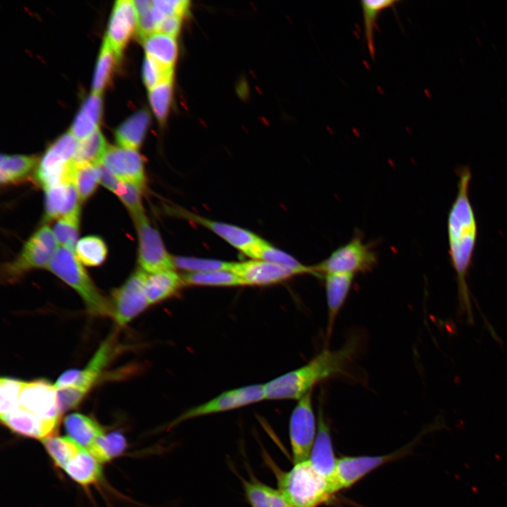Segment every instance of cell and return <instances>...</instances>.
Wrapping results in <instances>:
<instances>
[{
    "mask_svg": "<svg viewBox=\"0 0 507 507\" xmlns=\"http://www.w3.org/2000/svg\"><path fill=\"white\" fill-rule=\"evenodd\" d=\"M457 193L447 216V236L451 265L456 274L458 313L473 325L474 316L467 277L477 237V223L470 199L472 173L468 166L457 170Z\"/></svg>",
    "mask_w": 507,
    "mask_h": 507,
    "instance_id": "6da1fadb",
    "label": "cell"
},
{
    "mask_svg": "<svg viewBox=\"0 0 507 507\" xmlns=\"http://www.w3.org/2000/svg\"><path fill=\"white\" fill-rule=\"evenodd\" d=\"M358 347L356 338L342 347L323 349L305 365L263 384L265 400H299L321 382L344 374Z\"/></svg>",
    "mask_w": 507,
    "mask_h": 507,
    "instance_id": "7a4b0ae2",
    "label": "cell"
},
{
    "mask_svg": "<svg viewBox=\"0 0 507 507\" xmlns=\"http://www.w3.org/2000/svg\"><path fill=\"white\" fill-rule=\"evenodd\" d=\"M277 478L279 489L291 507H318L336 493L332 481L318 472L308 459L294 463Z\"/></svg>",
    "mask_w": 507,
    "mask_h": 507,
    "instance_id": "3957f363",
    "label": "cell"
},
{
    "mask_svg": "<svg viewBox=\"0 0 507 507\" xmlns=\"http://www.w3.org/2000/svg\"><path fill=\"white\" fill-rule=\"evenodd\" d=\"M47 268L81 296L92 313L113 315L112 306L95 287L73 251L59 247Z\"/></svg>",
    "mask_w": 507,
    "mask_h": 507,
    "instance_id": "277c9868",
    "label": "cell"
},
{
    "mask_svg": "<svg viewBox=\"0 0 507 507\" xmlns=\"http://www.w3.org/2000/svg\"><path fill=\"white\" fill-rule=\"evenodd\" d=\"M78 141L70 132L59 137L46 149L36 170V179L44 188L73 183V159Z\"/></svg>",
    "mask_w": 507,
    "mask_h": 507,
    "instance_id": "5b68a950",
    "label": "cell"
},
{
    "mask_svg": "<svg viewBox=\"0 0 507 507\" xmlns=\"http://www.w3.org/2000/svg\"><path fill=\"white\" fill-rule=\"evenodd\" d=\"M377 262V254L372 247L364 243L361 237L356 236L312 268L315 277L329 273L355 275L370 271Z\"/></svg>",
    "mask_w": 507,
    "mask_h": 507,
    "instance_id": "8992f818",
    "label": "cell"
},
{
    "mask_svg": "<svg viewBox=\"0 0 507 507\" xmlns=\"http://www.w3.org/2000/svg\"><path fill=\"white\" fill-rule=\"evenodd\" d=\"M58 244L49 226L40 227L25 242L18 256L4 265L6 277L17 279L29 270L47 268L58 249Z\"/></svg>",
    "mask_w": 507,
    "mask_h": 507,
    "instance_id": "52a82bcc",
    "label": "cell"
},
{
    "mask_svg": "<svg viewBox=\"0 0 507 507\" xmlns=\"http://www.w3.org/2000/svg\"><path fill=\"white\" fill-rule=\"evenodd\" d=\"M168 210L170 213L176 217L201 225L212 231L251 259L254 258L256 251L264 240L254 232L243 227L213 220L179 206H169Z\"/></svg>",
    "mask_w": 507,
    "mask_h": 507,
    "instance_id": "ba28073f",
    "label": "cell"
},
{
    "mask_svg": "<svg viewBox=\"0 0 507 507\" xmlns=\"http://www.w3.org/2000/svg\"><path fill=\"white\" fill-rule=\"evenodd\" d=\"M317 426L311 392L298 400L290 415L289 433L294 464L309 458Z\"/></svg>",
    "mask_w": 507,
    "mask_h": 507,
    "instance_id": "9c48e42d",
    "label": "cell"
},
{
    "mask_svg": "<svg viewBox=\"0 0 507 507\" xmlns=\"http://www.w3.org/2000/svg\"><path fill=\"white\" fill-rule=\"evenodd\" d=\"M265 399L263 384H251L225 392L202 404L191 408L173 420L168 428L190 419L231 411Z\"/></svg>",
    "mask_w": 507,
    "mask_h": 507,
    "instance_id": "30bf717a",
    "label": "cell"
},
{
    "mask_svg": "<svg viewBox=\"0 0 507 507\" xmlns=\"http://www.w3.org/2000/svg\"><path fill=\"white\" fill-rule=\"evenodd\" d=\"M134 220L138 234V261L140 268L147 273L176 270L173 256L168 252L161 236L151 226L145 214Z\"/></svg>",
    "mask_w": 507,
    "mask_h": 507,
    "instance_id": "8fae6325",
    "label": "cell"
},
{
    "mask_svg": "<svg viewBox=\"0 0 507 507\" xmlns=\"http://www.w3.org/2000/svg\"><path fill=\"white\" fill-rule=\"evenodd\" d=\"M146 274L137 270L113 293V316L118 325H125L149 305L145 292Z\"/></svg>",
    "mask_w": 507,
    "mask_h": 507,
    "instance_id": "7c38bea8",
    "label": "cell"
},
{
    "mask_svg": "<svg viewBox=\"0 0 507 507\" xmlns=\"http://www.w3.org/2000/svg\"><path fill=\"white\" fill-rule=\"evenodd\" d=\"M19 407L41 419L58 423L61 414L58 406L56 389L44 380L24 382Z\"/></svg>",
    "mask_w": 507,
    "mask_h": 507,
    "instance_id": "4fadbf2b",
    "label": "cell"
},
{
    "mask_svg": "<svg viewBox=\"0 0 507 507\" xmlns=\"http://www.w3.org/2000/svg\"><path fill=\"white\" fill-rule=\"evenodd\" d=\"M401 453L338 458L332 480L335 492L350 487L371 471L399 456Z\"/></svg>",
    "mask_w": 507,
    "mask_h": 507,
    "instance_id": "5bb4252c",
    "label": "cell"
},
{
    "mask_svg": "<svg viewBox=\"0 0 507 507\" xmlns=\"http://www.w3.org/2000/svg\"><path fill=\"white\" fill-rule=\"evenodd\" d=\"M120 181L131 183L142 191L146 187L143 159L137 150L108 146L102 161Z\"/></svg>",
    "mask_w": 507,
    "mask_h": 507,
    "instance_id": "9a60e30c",
    "label": "cell"
},
{
    "mask_svg": "<svg viewBox=\"0 0 507 507\" xmlns=\"http://www.w3.org/2000/svg\"><path fill=\"white\" fill-rule=\"evenodd\" d=\"M137 20L134 1L118 0L115 2L105 39L118 60L130 36L137 30Z\"/></svg>",
    "mask_w": 507,
    "mask_h": 507,
    "instance_id": "2e32d148",
    "label": "cell"
},
{
    "mask_svg": "<svg viewBox=\"0 0 507 507\" xmlns=\"http://www.w3.org/2000/svg\"><path fill=\"white\" fill-rule=\"evenodd\" d=\"M232 271L240 277L244 286L275 284L298 275L289 268L260 259L234 262Z\"/></svg>",
    "mask_w": 507,
    "mask_h": 507,
    "instance_id": "e0dca14e",
    "label": "cell"
},
{
    "mask_svg": "<svg viewBox=\"0 0 507 507\" xmlns=\"http://www.w3.org/2000/svg\"><path fill=\"white\" fill-rule=\"evenodd\" d=\"M319 402L317 432L308 461L318 472L332 482L337 458L334 453L330 427L320 399Z\"/></svg>",
    "mask_w": 507,
    "mask_h": 507,
    "instance_id": "ac0fdd59",
    "label": "cell"
},
{
    "mask_svg": "<svg viewBox=\"0 0 507 507\" xmlns=\"http://www.w3.org/2000/svg\"><path fill=\"white\" fill-rule=\"evenodd\" d=\"M80 200L73 183L45 189V218L54 220L80 214Z\"/></svg>",
    "mask_w": 507,
    "mask_h": 507,
    "instance_id": "d6986e66",
    "label": "cell"
},
{
    "mask_svg": "<svg viewBox=\"0 0 507 507\" xmlns=\"http://www.w3.org/2000/svg\"><path fill=\"white\" fill-rule=\"evenodd\" d=\"M1 420L16 434L40 439L50 437L58 424L41 419L20 407L1 418Z\"/></svg>",
    "mask_w": 507,
    "mask_h": 507,
    "instance_id": "ffe728a7",
    "label": "cell"
},
{
    "mask_svg": "<svg viewBox=\"0 0 507 507\" xmlns=\"http://www.w3.org/2000/svg\"><path fill=\"white\" fill-rule=\"evenodd\" d=\"M354 275L346 273H329L323 276L325 285L328 335L331 334L334 321L349 294Z\"/></svg>",
    "mask_w": 507,
    "mask_h": 507,
    "instance_id": "44dd1931",
    "label": "cell"
},
{
    "mask_svg": "<svg viewBox=\"0 0 507 507\" xmlns=\"http://www.w3.org/2000/svg\"><path fill=\"white\" fill-rule=\"evenodd\" d=\"M184 286L182 275L175 270L147 273L145 292L149 305L174 296Z\"/></svg>",
    "mask_w": 507,
    "mask_h": 507,
    "instance_id": "7402d4cb",
    "label": "cell"
},
{
    "mask_svg": "<svg viewBox=\"0 0 507 507\" xmlns=\"http://www.w3.org/2000/svg\"><path fill=\"white\" fill-rule=\"evenodd\" d=\"M101 104V94L92 92L82 104L69 131L78 142L98 129Z\"/></svg>",
    "mask_w": 507,
    "mask_h": 507,
    "instance_id": "603a6c76",
    "label": "cell"
},
{
    "mask_svg": "<svg viewBox=\"0 0 507 507\" xmlns=\"http://www.w3.org/2000/svg\"><path fill=\"white\" fill-rule=\"evenodd\" d=\"M142 40L146 56L165 67L173 68L178 52L175 37L156 31Z\"/></svg>",
    "mask_w": 507,
    "mask_h": 507,
    "instance_id": "cb8c5ba5",
    "label": "cell"
},
{
    "mask_svg": "<svg viewBox=\"0 0 507 507\" xmlns=\"http://www.w3.org/2000/svg\"><path fill=\"white\" fill-rule=\"evenodd\" d=\"M64 427L68 437L86 450L104 434L97 423L80 413L68 415L64 420Z\"/></svg>",
    "mask_w": 507,
    "mask_h": 507,
    "instance_id": "d4e9b609",
    "label": "cell"
},
{
    "mask_svg": "<svg viewBox=\"0 0 507 507\" xmlns=\"http://www.w3.org/2000/svg\"><path fill=\"white\" fill-rule=\"evenodd\" d=\"M150 115L140 110L126 119L115 130V139L120 147L137 150L149 124Z\"/></svg>",
    "mask_w": 507,
    "mask_h": 507,
    "instance_id": "484cf974",
    "label": "cell"
},
{
    "mask_svg": "<svg viewBox=\"0 0 507 507\" xmlns=\"http://www.w3.org/2000/svg\"><path fill=\"white\" fill-rule=\"evenodd\" d=\"M243 488L251 507H291L282 492L255 478L242 480Z\"/></svg>",
    "mask_w": 507,
    "mask_h": 507,
    "instance_id": "4316f807",
    "label": "cell"
},
{
    "mask_svg": "<svg viewBox=\"0 0 507 507\" xmlns=\"http://www.w3.org/2000/svg\"><path fill=\"white\" fill-rule=\"evenodd\" d=\"M67 475L81 485L97 482L101 477L99 462L86 449H82L64 468Z\"/></svg>",
    "mask_w": 507,
    "mask_h": 507,
    "instance_id": "83f0119b",
    "label": "cell"
},
{
    "mask_svg": "<svg viewBox=\"0 0 507 507\" xmlns=\"http://www.w3.org/2000/svg\"><path fill=\"white\" fill-rule=\"evenodd\" d=\"M108 146L99 128L78 142L73 163L75 166L98 165L102 163Z\"/></svg>",
    "mask_w": 507,
    "mask_h": 507,
    "instance_id": "f1b7e54d",
    "label": "cell"
},
{
    "mask_svg": "<svg viewBox=\"0 0 507 507\" xmlns=\"http://www.w3.org/2000/svg\"><path fill=\"white\" fill-rule=\"evenodd\" d=\"M37 163L31 156L6 155L0 158V181L1 184L17 182L26 177Z\"/></svg>",
    "mask_w": 507,
    "mask_h": 507,
    "instance_id": "f546056e",
    "label": "cell"
},
{
    "mask_svg": "<svg viewBox=\"0 0 507 507\" xmlns=\"http://www.w3.org/2000/svg\"><path fill=\"white\" fill-rule=\"evenodd\" d=\"M184 286L237 287L244 286L240 277L232 270H218L182 275Z\"/></svg>",
    "mask_w": 507,
    "mask_h": 507,
    "instance_id": "4dcf8cb0",
    "label": "cell"
},
{
    "mask_svg": "<svg viewBox=\"0 0 507 507\" xmlns=\"http://www.w3.org/2000/svg\"><path fill=\"white\" fill-rule=\"evenodd\" d=\"M112 340L113 338H109L102 343L87 366L80 370L78 379L73 386L87 392L95 383L112 354Z\"/></svg>",
    "mask_w": 507,
    "mask_h": 507,
    "instance_id": "1f68e13d",
    "label": "cell"
},
{
    "mask_svg": "<svg viewBox=\"0 0 507 507\" xmlns=\"http://www.w3.org/2000/svg\"><path fill=\"white\" fill-rule=\"evenodd\" d=\"M254 259L263 260L294 271L298 275L311 274L315 275L312 265H305L289 254L273 246L263 240Z\"/></svg>",
    "mask_w": 507,
    "mask_h": 507,
    "instance_id": "d6a6232c",
    "label": "cell"
},
{
    "mask_svg": "<svg viewBox=\"0 0 507 507\" xmlns=\"http://www.w3.org/2000/svg\"><path fill=\"white\" fill-rule=\"evenodd\" d=\"M397 0H364L361 2L363 13L364 35L370 56H375V30L380 13L388 8L393 7Z\"/></svg>",
    "mask_w": 507,
    "mask_h": 507,
    "instance_id": "836d02e7",
    "label": "cell"
},
{
    "mask_svg": "<svg viewBox=\"0 0 507 507\" xmlns=\"http://www.w3.org/2000/svg\"><path fill=\"white\" fill-rule=\"evenodd\" d=\"M42 443L54 463L64 469L65 466L84 449L67 437H48Z\"/></svg>",
    "mask_w": 507,
    "mask_h": 507,
    "instance_id": "e575fe53",
    "label": "cell"
},
{
    "mask_svg": "<svg viewBox=\"0 0 507 507\" xmlns=\"http://www.w3.org/2000/svg\"><path fill=\"white\" fill-rule=\"evenodd\" d=\"M125 447L124 436L118 432H112L99 436L87 451L99 463H103L120 455Z\"/></svg>",
    "mask_w": 507,
    "mask_h": 507,
    "instance_id": "d590c367",
    "label": "cell"
},
{
    "mask_svg": "<svg viewBox=\"0 0 507 507\" xmlns=\"http://www.w3.org/2000/svg\"><path fill=\"white\" fill-rule=\"evenodd\" d=\"M75 252L77 259L81 263L87 266H97L105 261L107 247L100 237L87 236L77 242Z\"/></svg>",
    "mask_w": 507,
    "mask_h": 507,
    "instance_id": "8d00e7d4",
    "label": "cell"
},
{
    "mask_svg": "<svg viewBox=\"0 0 507 507\" xmlns=\"http://www.w3.org/2000/svg\"><path fill=\"white\" fill-rule=\"evenodd\" d=\"M118 61L115 53L104 38L93 77L92 85L93 93L101 94L110 77L113 63Z\"/></svg>",
    "mask_w": 507,
    "mask_h": 507,
    "instance_id": "74e56055",
    "label": "cell"
},
{
    "mask_svg": "<svg viewBox=\"0 0 507 507\" xmlns=\"http://www.w3.org/2000/svg\"><path fill=\"white\" fill-rule=\"evenodd\" d=\"M173 263L176 270L180 269L187 273H201L218 270H232L234 262L176 256H173Z\"/></svg>",
    "mask_w": 507,
    "mask_h": 507,
    "instance_id": "f35d334b",
    "label": "cell"
},
{
    "mask_svg": "<svg viewBox=\"0 0 507 507\" xmlns=\"http://www.w3.org/2000/svg\"><path fill=\"white\" fill-rule=\"evenodd\" d=\"M173 79L165 80L149 89V99L154 115L161 123L168 115L173 96Z\"/></svg>",
    "mask_w": 507,
    "mask_h": 507,
    "instance_id": "ab89813d",
    "label": "cell"
},
{
    "mask_svg": "<svg viewBox=\"0 0 507 507\" xmlns=\"http://www.w3.org/2000/svg\"><path fill=\"white\" fill-rule=\"evenodd\" d=\"M80 214L63 217L54 224L53 232L58 244L75 251L78 237Z\"/></svg>",
    "mask_w": 507,
    "mask_h": 507,
    "instance_id": "60d3db41",
    "label": "cell"
},
{
    "mask_svg": "<svg viewBox=\"0 0 507 507\" xmlns=\"http://www.w3.org/2000/svg\"><path fill=\"white\" fill-rule=\"evenodd\" d=\"M98 182L97 165H75L73 183L77 191L80 201H85L94 192Z\"/></svg>",
    "mask_w": 507,
    "mask_h": 507,
    "instance_id": "b9f144b4",
    "label": "cell"
},
{
    "mask_svg": "<svg viewBox=\"0 0 507 507\" xmlns=\"http://www.w3.org/2000/svg\"><path fill=\"white\" fill-rule=\"evenodd\" d=\"M24 381L2 377L0 380V418L9 415L19 407L20 392Z\"/></svg>",
    "mask_w": 507,
    "mask_h": 507,
    "instance_id": "7bdbcfd3",
    "label": "cell"
},
{
    "mask_svg": "<svg viewBox=\"0 0 507 507\" xmlns=\"http://www.w3.org/2000/svg\"><path fill=\"white\" fill-rule=\"evenodd\" d=\"M143 81L150 89L158 84L173 79V68L165 67L146 56L142 66Z\"/></svg>",
    "mask_w": 507,
    "mask_h": 507,
    "instance_id": "ee69618b",
    "label": "cell"
},
{
    "mask_svg": "<svg viewBox=\"0 0 507 507\" xmlns=\"http://www.w3.org/2000/svg\"><path fill=\"white\" fill-rule=\"evenodd\" d=\"M189 4V2L185 0L152 1L151 15L158 26L166 17L171 15L182 17L188 10Z\"/></svg>",
    "mask_w": 507,
    "mask_h": 507,
    "instance_id": "f6af8a7d",
    "label": "cell"
},
{
    "mask_svg": "<svg viewBox=\"0 0 507 507\" xmlns=\"http://www.w3.org/2000/svg\"><path fill=\"white\" fill-rule=\"evenodd\" d=\"M142 190L137 186L126 182H122L116 194L126 208L130 211L133 219L145 214L141 198Z\"/></svg>",
    "mask_w": 507,
    "mask_h": 507,
    "instance_id": "bcb514c9",
    "label": "cell"
},
{
    "mask_svg": "<svg viewBox=\"0 0 507 507\" xmlns=\"http://www.w3.org/2000/svg\"><path fill=\"white\" fill-rule=\"evenodd\" d=\"M87 392L76 386H70L56 389L58 406L61 413L75 408Z\"/></svg>",
    "mask_w": 507,
    "mask_h": 507,
    "instance_id": "7dc6e473",
    "label": "cell"
},
{
    "mask_svg": "<svg viewBox=\"0 0 507 507\" xmlns=\"http://www.w3.org/2000/svg\"><path fill=\"white\" fill-rule=\"evenodd\" d=\"M97 168L99 170V182L112 192L117 194L122 181L104 164L98 165Z\"/></svg>",
    "mask_w": 507,
    "mask_h": 507,
    "instance_id": "c3c4849f",
    "label": "cell"
},
{
    "mask_svg": "<svg viewBox=\"0 0 507 507\" xmlns=\"http://www.w3.org/2000/svg\"><path fill=\"white\" fill-rule=\"evenodd\" d=\"M181 19L180 15L166 17L158 25L157 31L176 37L180 30Z\"/></svg>",
    "mask_w": 507,
    "mask_h": 507,
    "instance_id": "681fc988",
    "label": "cell"
},
{
    "mask_svg": "<svg viewBox=\"0 0 507 507\" xmlns=\"http://www.w3.org/2000/svg\"><path fill=\"white\" fill-rule=\"evenodd\" d=\"M80 372V370L76 369H70L64 372L54 384L56 389L75 385Z\"/></svg>",
    "mask_w": 507,
    "mask_h": 507,
    "instance_id": "f907efd6",
    "label": "cell"
},
{
    "mask_svg": "<svg viewBox=\"0 0 507 507\" xmlns=\"http://www.w3.org/2000/svg\"><path fill=\"white\" fill-rule=\"evenodd\" d=\"M134 3L138 16L150 11L152 6V1L149 0H137Z\"/></svg>",
    "mask_w": 507,
    "mask_h": 507,
    "instance_id": "816d5d0a",
    "label": "cell"
}]
</instances>
